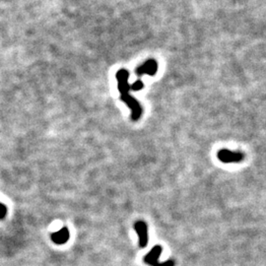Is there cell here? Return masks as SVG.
<instances>
[{
	"label": "cell",
	"mask_w": 266,
	"mask_h": 266,
	"mask_svg": "<svg viewBox=\"0 0 266 266\" xmlns=\"http://www.w3.org/2000/svg\"><path fill=\"white\" fill-rule=\"evenodd\" d=\"M52 241L56 244V245H64L68 242L70 234H69V230L67 229L66 227L61 228V229L55 233L52 234Z\"/></svg>",
	"instance_id": "6"
},
{
	"label": "cell",
	"mask_w": 266,
	"mask_h": 266,
	"mask_svg": "<svg viewBox=\"0 0 266 266\" xmlns=\"http://www.w3.org/2000/svg\"><path fill=\"white\" fill-rule=\"evenodd\" d=\"M217 157L222 163H225V164L241 163L245 159V154L240 151L238 152V151H231L228 149H221L218 152Z\"/></svg>",
	"instance_id": "3"
},
{
	"label": "cell",
	"mask_w": 266,
	"mask_h": 266,
	"mask_svg": "<svg viewBox=\"0 0 266 266\" xmlns=\"http://www.w3.org/2000/svg\"><path fill=\"white\" fill-rule=\"evenodd\" d=\"M134 230L139 238V247L146 248L148 244V227L144 221H137L134 223Z\"/></svg>",
	"instance_id": "5"
},
{
	"label": "cell",
	"mask_w": 266,
	"mask_h": 266,
	"mask_svg": "<svg viewBox=\"0 0 266 266\" xmlns=\"http://www.w3.org/2000/svg\"><path fill=\"white\" fill-rule=\"evenodd\" d=\"M163 248L160 245L155 246L153 248H152L143 258L144 263L148 264L149 266H175V261L173 259L160 262L159 258L161 256Z\"/></svg>",
	"instance_id": "2"
},
{
	"label": "cell",
	"mask_w": 266,
	"mask_h": 266,
	"mask_svg": "<svg viewBox=\"0 0 266 266\" xmlns=\"http://www.w3.org/2000/svg\"><path fill=\"white\" fill-rule=\"evenodd\" d=\"M7 213V207L3 203L0 202V219H3Z\"/></svg>",
	"instance_id": "8"
},
{
	"label": "cell",
	"mask_w": 266,
	"mask_h": 266,
	"mask_svg": "<svg viewBox=\"0 0 266 266\" xmlns=\"http://www.w3.org/2000/svg\"><path fill=\"white\" fill-rule=\"evenodd\" d=\"M117 80H118V88L121 93V100L126 104V106L131 109V120L133 122H137L141 116H142V106H140V103L134 99L129 91H130V85L128 82L129 78V72L122 68L117 72Z\"/></svg>",
	"instance_id": "1"
},
{
	"label": "cell",
	"mask_w": 266,
	"mask_h": 266,
	"mask_svg": "<svg viewBox=\"0 0 266 266\" xmlns=\"http://www.w3.org/2000/svg\"><path fill=\"white\" fill-rule=\"evenodd\" d=\"M157 70H158V62L155 59H148L135 69V74L138 76V77H141V76L143 75L153 76L156 74Z\"/></svg>",
	"instance_id": "4"
},
{
	"label": "cell",
	"mask_w": 266,
	"mask_h": 266,
	"mask_svg": "<svg viewBox=\"0 0 266 266\" xmlns=\"http://www.w3.org/2000/svg\"><path fill=\"white\" fill-rule=\"evenodd\" d=\"M143 87H144V84H143L142 80H141V79H138L137 81H135V82L130 86V90L136 92V91H140L141 89H143Z\"/></svg>",
	"instance_id": "7"
}]
</instances>
